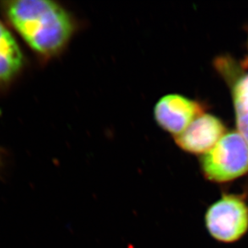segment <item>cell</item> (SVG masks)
Wrapping results in <instances>:
<instances>
[{"label": "cell", "mask_w": 248, "mask_h": 248, "mask_svg": "<svg viewBox=\"0 0 248 248\" xmlns=\"http://www.w3.org/2000/svg\"><path fill=\"white\" fill-rule=\"evenodd\" d=\"M224 131V125L217 117L201 114L177 135L176 142L187 152L206 154L220 140Z\"/></svg>", "instance_id": "5b68a950"}, {"label": "cell", "mask_w": 248, "mask_h": 248, "mask_svg": "<svg viewBox=\"0 0 248 248\" xmlns=\"http://www.w3.org/2000/svg\"><path fill=\"white\" fill-rule=\"evenodd\" d=\"M234 103L239 133L248 144V75L235 84Z\"/></svg>", "instance_id": "52a82bcc"}, {"label": "cell", "mask_w": 248, "mask_h": 248, "mask_svg": "<svg viewBox=\"0 0 248 248\" xmlns=\"http://www.w3.org/2000/svg\"><path fill=\"white\" fill-rule=\"evenodd\" d=\"M205 224L214 239L234 243L248 231V205L237 195L224 194L207 209Z\"/></svg>", "instance_id": "3957f363"}, {"label": "cell", "mask_w": 248, "mask_h": 248, "mask_svg": "<svg viewBox=\"0 0 248 248\" xmlns=\"http://www.w3.org/2000/svg\"><path fill=\"white\" fill-rule=\"evenodd\" d=\"M0 11L5 23L44 62L61 56L78 31L76 17L55 1H2Z\"/></svg>", "instance_id": "6da1fadb"}, {"label": "cell", "mask_w": 248, "mask_h": 248, "mask_svg": "<svg viewBox=\"0 0 248 248\" xmlns=\"http://www.w3.org/2000/svg\"><path fill=\"white\" fill-rule=\"evenodd\" d=\"M26 64V57L16 38L0 19V95L19 80Z\"/></svg>", "instance_id": "8992f818"}, {"label": "cell", "mask_w": 248, "mask_h": 248, "mask_svg": "<svg viewBox=\"0 0 248 248\" xmlns=\"http://www.w3.org/2000/svg\"><path fill=\"white\" fill-rule=\"evenodd\" d=\"M206 178L225 183L248 172V144L238 132L225 134L202 159Z\"/></svg>", "instance_id": "7a4b0ae2"}, {"label": "cell", "mask_w": 248, "mask_h": 248, "mask_svg": "<svg viewBox=\"0 0 248 248\" xmlns=\"http://www.w3.org/2000/svg\"><path fill=\"white\" fill-rule=\"evenodd\" d=\"M201 114L199 105L177 94L163 96L155 108V119L160 126L177 135L183 133Z\"/></svg>", "instance_id": "277c9868"}]
</instances>
